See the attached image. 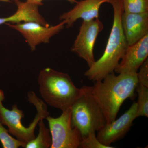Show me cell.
I'll use <instances>...</instances> for the list:
<instances>
[{
  "mask_svg": "<svg viewBox=\"0 0 148 148\" xmlns=\"http://www.w3.org/2000/svg\"><path fill=\"white\" fill-rule=\"evenodd\" d=\"M92 86V95L103 112L106 124L116 119L121 105L128 98H132L138 84L137 73H114L102 80L95 82Z\"/></svg>",
  "mask_w": 148,
  "mask_h": 148,
  "instance_id": "cell-1",
  "label": "cell"
},
{
  "mask_svg": "<svg viewBox=\"0 0 148 148\" xmlns=\"http://www.w3.org/2000/svg\"><path fill=\"white\" fill-rule=\"evenodd\" d=\"M109 3L113 10V21L106 48L101 58L84 73L88 79L95 82L114 73L128 46L122 26L121 1L110 0Z\"/></svg>",
  "mask_w": 148,
  "mask_h": 148,
  "instance_id": "cell-2",
  "label": "cell"
},
{
  "mask_svg": "<svg viewBox=\"0 0 148 148\" xmlns=\"http://www.w3.org/2000/svg\"><path fill=\"white\" fill-rule=\"evenodd\" d=\"M39 92L49 106L63 111L70 108L82 91L69 74L50 68L43 69L38 78Z\"/></svg>",
  "mask_w": 148,
  "mask_h": 148,
  "instance_id": "cell-3",
  "label": "cell"
},
{
  "mask_svg": "<svg viewBox=\"0 0 148 148\" xmlns=\"http://www.w3.org/2000/svg\"><path fill=\"white\" fill-rule=\"evenodd\" d=\"M27 96L28 101L36 109L37 114L29 126L26 127L21 123V119L24 116L23 111L18 109L16 105L12 106L11 110L5 108L3 103L4 93L0 89V120L2 124L8 128L9 133L24 143L25 147L27 143L36 137L35 130L40 119H45L49 116L46 105L37 97L34 91L28 92Z\"/></svg>",
  "mask_w": 148,
  "mask_h": 148,
  "instance_id": "cell-4",
  "label": "cell"
},
{
  "mask_svg": "<svg viewBox=\"0 0 148 148\" xmlns=\"http://www.w3.org/2000/svg\"><path fill=\"white\" fill-rule=\"evenodd\" d=\"M82 91L71 107L72 126L82 138L100 130L106 124L102 110L94 98L92 86H82Z\"/></svg>",
  "mask_w": 148,
  "mask_h": 148,
  "instance_id": "cell-5",
  "label": "cell"
},
{
  "mask_svg": "<svg viewBox=\"0 0 148 148\" xmlns=\"http://www.w3.org/2000/svg\"><path fill=\"white\" fill-rule=\"evenodd\" d=\"M60 116L46 117L51 135V148H78L82 139L78 130L72 126L71 108L63 111Z\"/></svg>",
  "mask_w": 148,
  "mask_h": 148,
  "instance_id": "cell-6",
  "label": "cell"
},
{
  "mask_svg": "<svg viewBox=\"0 0 148 148\" xmlns=\"http://www.w3.org/2000/svg\"><path fill=\"white\" fill-rule=\"evenodd\" d=\"M104 29L103 22L96 18L83 21L78 34L71 48V51L82 58L90 67L95 62L94 48L98 35Z\"/></svg>",
  "mask_w": 148,
  "mask_h": 148,
  "instance_id": "cell-7",
  "label": "cell"
},
{
  "mask_svg": "<svg viewBox=\"0 0 148 148\" xmlns=\"http://www.w3.org/2000/svg\"><path fill=\"white\" fill-rule=\"evenodd\" d=\"M66 22L61 21L53 26L45 27L34 21L21 22L18 24H7L9 27L18 31L25 38L31 50L34 51L37 45L48 43L51 38L64 29Z\"/></svg>",
  "mask_w": 148,
  "mask_h": 148,
  "instance_id": "cell-8",
  "label": "cell"
},
{
  "mask_svg": "<svg viewBox=\"0 0 148 148\" xmlns=\"http://www.w3.org/2000/svg\"><path fill=\"white\" fill-rule=\"evenodd\" d=\"M137 103L134 102L121 116L110 123L106 124L98 131L97 139L103 145L110 146L126 135L137 118Z\"/></svg>",
  "mask_w": 148,
  "mask_h": 148,
  "instance_id": "cell-9",
  "label": "cell"
},
{
  "mask_svg": "<svg viewBox=\"0 0 148 148\" xmlns=\"http://www.w3.org/2000/svg\"><path fill=\"white\" fill-rule=\"evenodd\" d=\"M148 56V34H147L137 42L128 46L114 71L118 74L137 73Z\"/></svg>",
  "mask_w": 148,
  "mask_h": 148,
  "instance_id": "cell-10",
  "label": "cell"
},
{
  "mask_svg": "<svg viewBox=\"0 0 148 148\" xmlns=\"http://www.w3.org/2000/svg\"><path fill=\"white\" fill-rule=\"evenodd\" d=\"M110 0H80L69 11L59 17L61 21L66 22L67 28H71L74 23L81 18L83 21H89L99 17V10L105 3H110Z\"/></svg>",
  "mask_w": 148,
  "mask_h": 148,
  "instance_id": "cell-11",
  "label": "cell"
},
{
  "mask_svg": "<svg viewBox=\"0 0 148 148\" xmlns=\"http://www.w3.org/2000/svg\"><path fill=\"white\" fill-rule=\"evenodd\" d=\"M121 23L128 46L134 44L148 34V12L138 14L123 12Z\"/></svg>",
  "mask_w": 148,
  "mask_h": 148,
  "instance_id": "cell-12",
  "label": "cell"
},
{
  "mask_svg": "<svg viewBox=\"0 0 148 148\" xmlns=\"http://www.w3.org/2000/svg\"><path fill=\"white\" fill-rule=\"evenodd\" d=\"M14 1L17 6V10L11 16L0 18V25L3 24H15L22 22L34 21L45 27L50 26L40 13L38 5L28 1L25 2H21L19 0Z\"/></svg>",
  "mask_w": 148,
  "mask_h": 148,
  "instance_id": "cell-13",
  "label": "cell"
},
{
  "mask_svg": "<svg viewBox=\"0 0 148 148\" xmlns=\"http://www.w3.org/2000/svg\"><path fill=\"white\" fill-rule=\"evenodd\" d=\"M43 119H41L38 123L39 131L37 137L27 143L24 148H51L52 140L50 130L47 127Z\"/></svg>",
  "mask_w": 148,
  "mask_h": 148,
  "instance_id": "cell-14",
  "label": "cell"
},
{
  "mask_svg": "<svg viewBox=\"0 0 148 148\" xmlns=\"http://www.w3.org/2000/svg\"><path fill=\"white\" fill-rule=\"evenodd\" d=\"M138 94L137 103V117H148V88L138 84L136 88Z\"/></svg>",
  "mask_w": 148,
  "mask_h": 148,
  "instance_id": "cell-15",
  "label": "cell"
},
{
  "mask_svg": "<svg viewBox=\"0 0 148 148\" xmlns=\"http://www.w3.org/2000/svg\"><path fill=\"white\" fill-rule=\"evenodd\" d=\"M123 12L143 13L148 12V0H121Z\"/></svg>",
  "mask_w": 148,
  "mask_h": 148,
  "instance_id": "cell-16",
  "label": "cell"
},
{
  "mask_svg": "<svg viewBox=\"0 0 148 148\" xmlns=\"http://www.w3.org/2000/svg\"><path fill=\"white\" fill-rule=\"evenodd\" d=\"M0 120V142L4 148H24L25 145L12 136Z\"/></svg>",
  "mask_w": 148,
  "mask_h": 148,
  "instance_id": "cell-17",
  "label": "cell"
},
{
  "mask_svg": "<svg viewBox=\"0 0 148 148\" xmlns=\"http://www.w3.org/2000/svg\"><path fill=\"white\" fill-rule=\"evenodd\" d=\"M79 148H113L111 146L103 145L98 140L95 132H90L82 138L80 143Z\"/></svg>",
  "mask_w": 148,
  "mask_h": 148,
  "instance_id": "cell-18",
  "label": "cell"
},
{
  "mask_svg": "<svg viewBox=\"0 0 148 148\" xmlns=\"http://www.w3.org/2000/svg\"><path fill=\"white\" fill-rule=\"evenodd\" d=\"M140 71L137 73L139 84L148 88V58L140 66Z\"/></svg>",
  "mask_w": 148,
  "mask_h": 148,
  "instance_id": "cell-19",
  "label": "cell"
},
{
  "mask_svg": "<svg viewBox=\"0 0 148 148\" xmlns=\"http://www.w3.org/2000/svg\"><path fill=\"white\" fill-rule=\"evenodd\" d=\"M27 1L36 3L37 4L40 6L42 5L43 4L42 1L43 0H27ZM66 1H68L69 2L72 4L76 3L77 2V0H66Z\"/></svg>",
  "mask_w": 148,
  "mask_h": 148,
  "instance_id": "cell-20",
  "label": "cell"
},
{
  "mask_svg": "<svg viewBox=\"0 0 148 148\" xmlns=\"http://www.w3.org/2000/svg\"><path fill=\"white\" fill-rule=\"evenodd\" d=\"M12 1H14V0H0V1L5 2H10Z\"/></svg>",
  "mask_w": 148,
  "mask_h": 148,
  "instance_id": "cell-21",
  "label": "cell"
},
{
  "mask_svg": "<svg viewBox=\"0 0 148 148\" xmlns=\"http://www.w3.org/2000/svg\"><path fill=\"white\" fill-rule=\"evenodd\" d=\"M79 1H80V0H79Z\"/></svg>",
  "mask_w": 148,
  "mask_h": 148,
  "instance_id": "cell-22",
  "label": "cell"
}]
</instances>
